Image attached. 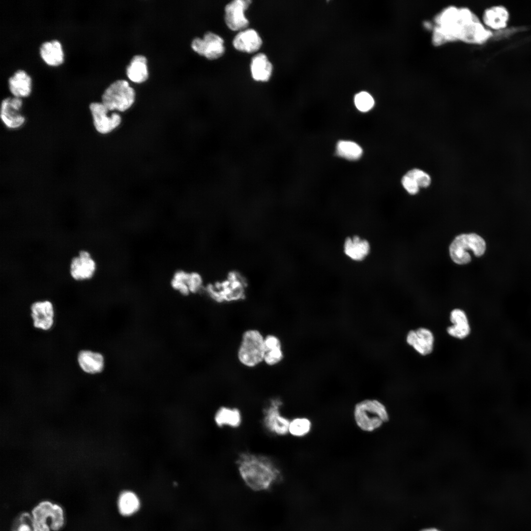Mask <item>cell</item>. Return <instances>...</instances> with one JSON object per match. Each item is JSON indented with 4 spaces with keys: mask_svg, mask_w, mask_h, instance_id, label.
I'll return each mask as SVG.
<instances>
[{
    "mask_svg": "<svg viewBox=\"0 0 531 531\" xmlns=\"http://www.w3.org/2000/svg\"><path fill=\"white\" fill-rule=\"evenodd\" d=\"M434 23L431 41L435 46L458 41L480 44L492 36L491 30L466 7L447 6L437 14Z\"/></svg>",
    "mask_w": 531,
    "mask_h": 531,
    "instance_id": "obj_1",
    "label": "cell"
},
{
    "mask_svg": "<svg viewBox=\"0 0 531 531\" xmlns=\"http://www.w3.org/2000/svg\"><path fill=\"white\" fill-rule=\"evenodd\" d=\"M240 475L245 484L256 491L271 488L281 478L279 469L271 459L264 455L244 452L237 460Z\"/></svg>",
    "mask_w": 531,
    "mask_h": 531,
    "instance_id": "obj_2",
    "label": "cell"
},
{
    "mask_svg": "<svg viewBox=\"0 0 531 531\" xmlns=\"http://www.w3.org/2000/svg\"><path fill=\"white\" fill-rule=\"evenodd\" d=\"M265 336L258 329L249 328L242 334L236 357L242 366L253 368L264 362Z\"/></svg>",
    "mask_w": 531,
    "mask_h": 531,
    "instance_id": "obj_3",
    "label": "cell"
},
{
    "mask_svg": "<svg viewBox=\"0 0 531 531\" xmlns=\"http://www.w3.org/2000/svg\"><path fill=\"white\" fill-rule=\"evenodd\" d=\"M354 417L358 427L366 432H372L388 420L385 406L375 399H366L357 403L354 408Z\"/></svg>",
    "mask_w": 531,
    "mask_h": 531,
    "instance_id": "obj_4",
    "label": "cell"
},
{
    "mask_svg": "<svg viewBox=\"0 0 531 531\" xmlns=\"http://www.w3.org/2000/svg\"><path fill=\"white\" fill-rule=\"evenodd\" d=\"M136 93L128 82L124 79L112 82L104 90L101 102L109 110L124 112L134 104Z\"/></svg>",
    "mask_w": 531,
    "mask_h": 531,
    "instance_id": "obj_5",
    "label": "cell"
},
{
    "mask_svg": "<svg viewBox=\"0 0 531 531\" xmlns=\"http://www.w3.org/2000/svg\"><path fill=\"white\" fill-rule=\"evenodd\" d=\"M245 287V283L241 277L232 273L224 281L208 285L206 288V292L215 301L231 302L244 297Z\"/></svg>",
    "mask_w": 531,
    "mask_h": 531,
    "instance_id": "obj_6",
    "label": "cell"
},
{
    "mask_svg": "<svg viewBox=\"0 0 531 531\" xmlns=\"http://www.w3.org/2000/svg\"><path fill=\"white\" fill-rule=\"evenodd\" d=\"M97 265L90 252L81 249L71 258L68 265L70 277L78 282L91 279L97 271Z\"/></svg>",
    "mask_w": 531,
    "mask_h": 531,
    "instance_id": "obj_7",
    "label": "cell"
},
{
    "mask_svg": "<svg viewBox=\"0 0 531 531\" xmlns=\"http://www.w3.org/2000/svg\"><path fill=\"white\" fill-rule=\"evenodd\" d=\"M95 130L99 134H108L119 126L120 116L117 113L108 115L110 111L101 102H92L88 105Z\"/></svg>",
    "mask_w": 531,
    "mask_h": 531,
    "instance_id": "obj_8",
    "label": "cell"
},
{
    "mask_svg": "<svg viewBox=\"0 0 531 531\" xmlns=\"http://www.w3.org/2000/svg\"><path fill=\"white\" fill-rule=\"evenodd\" d=\"M191 47L199 55L211 60L221 57L225 51L223 39L211 31L206 32L203 38H194L191 42Z\"/></svg>",
    "mask_w": 531,
    "mask_h": 531,
    "instance_id": "obj_9",
    "label": "cell"
},
{
    "mask_svg": "<svg viewBox=\"0 0 531 531\" xmlns=\"http://www.w3.org/2000/svg\"><path fill=\"white\" fill-rule=\"evenodd\" d=\"M22 106L21 100L16 98L7 97L2 100L0 117L1 121L7 128L16 130L24 125L26 117L20 113Z\"/></svg>",
    "mask_w": 531,
    "mask_h": 531,
    "instance_id": "obj_10",
    "label": "cell"
},
{
    "mask_svg": "<svg viewBox=\"0 0 531 531\" xmlns=\"http://www.w3.org/2000/svg\"><path fill=\"white\" fill-rule=\"evenodd\" d=\"M251 2L250 0H235L225 6V22L230 30L240 31L248 26L249 23L245 12Z\"/></svg>",
    "mask_w": 531,
    "mask_h": 531,
    "instance_id": "obj_11",
    "label": "cell"
},
{
    "mask_svg": "<svg viewBox=\"0 0 531 531\" xmlns=\"http://www.w3.org/2000/svg\"><path fill=\"white\" fill-rule=\"evenodd\" d=\"M282 402L279 399H272L264 410V423L271 433L284 435L289 432L290 421L280 413Z\"/></svg>",
    "mask_w": 531,
    "mask_h": 531,
    "instance_id": "obj_12",
    "label": "cell"
},
{
    "mask_svg": "<svg viewBox=\"0 0 531 531\" xmlns=\"http://www.w3.org/2000/svg\"><path fill=\"white\" fill-rule=\"evenodd\" d=\"M31 316L34 327L44 330L50 329L54 324V310L52 303L48 300L37 301L30 307Z\"/></svg>",
    "mask_w": 531,
    "mask_h": 531,
    "instance_id": "obj_13",
    "label": "cell"
},
{
    "mask_svg": "<svg viewBox=\"0 0 531 531\" xmlns=\"http://www.w3.org/2000/svg\"><path fill=\"white\" fill-rule=\"evenodd\" d=\"M54 502L43 500L37 503L30 512L36 531H51L50 524Z\"/></svg>",
    "mask_w": 531,
    "mask_h": 531,
    "instance_id": "obj_14",
    "label": "cell"
},
{
    "mask_svg": "<svg viewBox=\"0 0 531 531\" xmlns=\"http://www.w3.org/2000/svg\"><path fill=\"white\" fill-rule=\"evenodd\" d=\"M262 44L261 36L253 29H246L239 31L233 40V46L236 50L247 53L257 52Z\"/></svg>",
    "mask_w": 531,
    "mask_h": 531,
    "instance_id": "obj_15",
    "label": "cell"
},
{
    "mask_svg": "<svg viewBox=\"0 0 531 531\" xmlns=\"http://www.w3.org/2000/svg\"><path fill=\"white\" fill-rule=\"evenodd\" d=\"M371 246L369 241L358 236L347 237L343 244V252L350 259L361 262L369 255Z\"/></svg>",
    "mask_w": 531,
    "mask_h": 531,
    "instance_id": "obj_16",
    "label": "cell"
},
{
    "mask_svg": "<svg viewBox=\"0 0 531 531\" xmlns=\"http://www.w3.org/2000/svg\"><path fill=\"white\" fill-rule=\"evenodd\" d=\"M8 87L13 96L27 97L31 92V78L25 70L18 69L8 78Z\"/></svg>",
    "mask_w": 531,
    "mask_h": 531,
    "instance_id": "obj_17",
    "label": "cell"
},
{
    "mask_svg": "<svg viewBox=\"0 0 531 531\" xmlns=\"http://www.w3.org/2000/svg\"><path fill=\"white\" fill-rule=\"evenodd\" d=\"M407 342L420 354L425 355L433 350L434 336L430 330L419 328L408 333Z\"/></svg>",
    "mask_w": 531,
    "mask_h": 531,
    "instance_id": "obj_18",
    "label": "cell"
},
{
    "mask_svg": "<svg viewBox=\"0 0 531 531\" xmlns=\"http://www.w3.org/2000/svg\"><path fill=\"white\" fill-rule=\"evenodd\" d=\"M40 57L50 66H58L64 61V54L61 42L54 39L42 42L39 47Z\"/></svg>",
    "mask_w": 531,
    "mask_h": 531,
    "instance_id": "obj_19",
    "label": "cell"
},
{
    "mask_svg": "<svg viewBox=\"0 0 531 531\" xmlns=\"http://www.w3.org/2000/svg\"><path fill=\"white\" fill-rule=\"evenodd\" d=\"M78 364L85 372L95 374L101 373L105 367V358L99 352L82 350L78 355Z\"/></svg>",
    "mask_w": 531,
    "mask_h": 531,
    "instance_id": "obj_20",
    "label": "cell"
},
{
    "mask_svg": "<svg viewBox=\"0 0 531 531\" xmlns=\"http://www.w3.org/2000/svg\"><path fill=\"white\" fill-rule=\"evenodd\" d=\"M472 249L468 234L460 235L453 240L449 247V253L451 259L459 265L469 263L471 257L468 250Z\"/></svg>",
    "mask_w": 531,
    "mask_h": 531,
    "instance_id": "obj_21",
    "label": "cell"
},
{
    "mask_svg": "<svg viewBox=\"0 0 531 531\" xmlns=\"http://www.w3.org/2000/svg\"><path fill=\"white\" fill-rule=\"evenodd\" d=\"M266 352L264 363L267 366H273L279 364L284 357L281 342L274 334H267L265 337Z\"/></svg>",
    "mask_w": 531,
    "mask_h": 531,
    "instance_id": "obj_22",
    "label": "cell"
},
{
    "mask_svg": "<svg viewBox=\"0 0 531 531\" xmlns=\"http://www.w3.org/2000/svg\"><path fill=\"white\" fill-rule=\"evenodd\" d=\"M273 66L264 53L254 56L250 63V71L253 79L258 82H267L271 76Z\"/></svg>",
    "mask_w": 531,
    "mask_h": 531,
    "instance_id": "obj_23",
    "label": "cell"
},
{
    "mask_svg": "<svg viewBox=\"0 0 531 531\" xmlns=\"http://www.w3.org/2000/svg\"><path fill=\"white\" fill-rule=\"evenodd\" d=\"M509 13L504 7L498 5L485 10L482 17L483 23L488 28L500 30L506 26Z\"/></svg>",
    "mask_w": 531,
    "mask_h": 531,
    "instance_id": "obj_24",
    "label": "cell"
},
{
    "mask_svg": "<svg viewBox=\"0 0 531 531\" xmlns=\"http://www.w3.org/2000/svg\"><path fill=\"white\" fill-rule=\"evenodd\" d=\"M147 63V59L145 56H134L126 67V72L128 78L137 83L146 81L149 75Z\"/></svg>",
    "mask_w": 531,
    "mask_h": 531,
    "instance_id": "obj_25",
    "label": "cell"
},
{
    "mask_svg": "<svg viewBox=\"0 0 531 531\" xmlns=\"http://www.w3.org/2000/svg\"><path fill=\"white\" fill-rule=\"evenodd\" d=\"M450 319L453 325L447 329L448 333L455 338L463 339L470 333V327L465 313L459 309L452 310Z\"/></svg>",
    "mask_w": 531,
    "mask_h": 531,
    "instance_id": "obj_26",
    "label": "cell"
},
{
    "mask_svg": "<svg viewBox=\"0 0 531 531\" xmlns=\"http://www.w3.org/2000/svg\"><path fill=\"white\" fill-rule=\"evenodd\" d=\"M140 501L137 495L130 491L121 492L117 501V507L119 513L125 516L135 514L140 508Z\"/></svg>",
    "mask_w": 531,
    "mask_h": 531,
    "instance_id": "obj_27",
    "label": "cell"
},
{
    "mask_svg": "<svg viewBox=\"0 0 531 531\" xmlns=\"http://www.w3.org/2000/svg\"><path fill=\"white\" fill-rule=\"evenodd\" d=\"M214 420L219 427L227 425L236 427L241 423V416L238 409L223 407L216 412Z\"/></svg>",
    "mask_w": 531,
    "mask_h": 531,
    "instance_id": "obj_28",
    "label": "cell"
},
{
    "mask_svg": "<svg viewBox=\"0 0 531 531\" xmlns=\"http://www.w3.org/2000/svg\"><path fill=\"white\" fill-rule=\"evenodd\" d=\"M336 154L349 160H356L362 155L361 147L354 142L348 140L339 141L336 146Z\"/></svg>",
    "mask_w": 531,
    "mask_h": 531,
    "instance_id": "obj_29",
    "label": "cell"
},
{
    "mask_svg": "<svg viewBox=\"0 0 531 531\" xmlns=\"http://www.w3.org/2000/svg\"><path fill=\"white\" fill-rule=\"evenodd\" d=\"M189 272L183 269L175 271L170 281L172 288L181 295L186 296L190 294L187 285Z\"/></svg>",
    "mask_w": 531,
    "mask_h": 531,
    "instance_id": "obj_30",
    "label": "cell"
},
{
    "mask_svg": "<svg viewBox=\"0 0 531 531\" xmlns=\"http://www.w3.org/2000/svg\"><path fill=\"white\" fill-rule=\"evenodd\" d=\"M311 426V422L307 418H296L290 421L289 432L295 437H303L310 432Z\"/></svg>",
    "mask_w": 531,
    "mask_h": 531,
    "instance_id": "obj_31",
    "label": "cell"
},
{
    "mask_svg": "<svg viewBox=\"0 0 531 531\" xmlns=\"http://www.w3.org/2000/svg\"><path fill=\"white\" fill-rule=\"evenodd\" d=\"M66 523V515L63 507L54 502L52 518L50 524L51 531H60Z\"/></svg>",
    "mask_w": 531,
    "mask_h": 531,
    "instance_id": "obj_32",
    "label": "cell"
},
{
    "mask_svg": "<svg viewBox=\"0 0 531 531\" xmlns=\"http://www.w3.org/2000/svg\"><path fill=\"white\" fill-rule=\"evenodd\" d=\"M374 103L372 96L365 91L357 93L354 97V104L356 108L362 112L370 110L374 105Z\"/></svg>",
    "mask_w": 531,
    "mask_h": 531,
    "instance_id": "obj_33",
    "label": "cell"
},
{
    "mask_svg": "<svg viewBox=\"0 0 531 531\" xmlns=\"http://www.w3.org/2000/svg\"><path fill=\"white\" fill-rule=\"evenodd\" d=\"M412 177L418 184L419 187H427L431 182L430 176L424 171L419 169H413L409 171L407 174Z\"/></svg>",
    "mask_w": 531,
    "mask_h": 531,
    "instance_id": "obj_34",
    "label": "cell"
},
{
    "mask_svg": "<svg viewBox=\"0 0 531 531\" xmlns=\"http://www.w3.org/2000/svg\"><path fill=\"white\" fill-rule=\"evenodd\" d=\"M472 251L475 256L480 257L485 253L486 245L484 239L479 235L471 233L468 234Z\"/></svg>",
    "mask_w": 531,
    "mask_h": 531,
    "instance_id": "obj_35",
    "label": "cell"
},
{
    "mask_svg": "<svg viewBox=\"0 0 531 531\" xmlns=\"http://www.w3.org/2000/svg\"><path fill=\"white\" fill-rule=\"evenodd\" d=\"M187 285L190 294L197 293L201 291L203 286L202 276L197 272H189Z\"/></svg>",
    "mask_w": 531,
    "mask_h": 531,
    "instance_id": "obj_36",
    "label": "cell"
},
{
    "mask_svg": "<svg viewBox=\"0 0 531 531\" xmlns=\"http://www.w3.org/2000/svg\"><path fill=\"white\" fill-rule=\"evenodd\" d=\"M404 188L410 194L414 195L418 193L419 187L417 183L410 176L406 174L401 179Z\"/></svg>",
    "mask_w": 531,
    "mask_h": 531,
    "instance_id": "obj_37",
    "label": "cell"
},
{
    "mask_svg": "<svg viewBox=\"0 0 531 531\" xmlns=\"http://www.w3.org/2000/svg\"><path fill=\"white\" fill-rule=\"evenodd\" d=\"M421 531H440L438 530L437 529H436V528H430L424 529L421 530Z\"/></svg>",
    "mask_w": 531,
    "mask_h": 531,
    "instance_id": "obj_38",
    "label": "cell"
}]
</instances>
